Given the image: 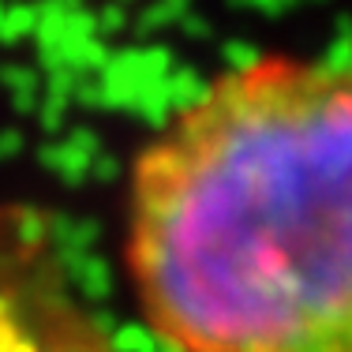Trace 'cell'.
<instances>
[{
	"label": "cell",
	"instance_id": "1",
	"mask_svg": "<svg viewBox=\"0 0 352 352\" xmlns=\"http://www.w3.org/2000/svg\"><path fill=\"white\" fill-rule=\"evenodd\" d=\"M124 266L169 352H352V64L214 75L135 154Z\"/></svg>",
	"mask_w": 352,
	"mask_h": 352
},
{
	"label": "cell",
	"instance_id": "2",
	"mask_svg": "<svg viewBox=\"0 0 352 352\" xmlns=\"http://www.w3.org/2000/svg\"><path fill=\"white\" fill-rule=\"evenodd\" d=\"M0 352H116L72 292L45 214L0 203Z\"/></svg>",
	"mask_w": 352,
	"mask_h": 352
}]
</instances>
